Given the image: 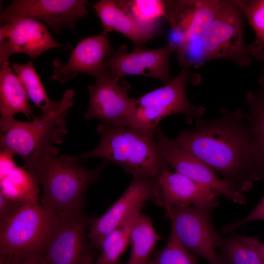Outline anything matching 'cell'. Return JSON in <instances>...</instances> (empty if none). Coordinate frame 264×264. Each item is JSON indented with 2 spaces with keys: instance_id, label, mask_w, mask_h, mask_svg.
<instances>
[{
  "instance_id": "obj_1",
  "label": "cell",
  "mask_w": 264,
  "mask_h": 264,
  "mask_svg": "<svg viewBox=\"0 0 264 264\" xmlns=\"http://www.w3.org/2000/svg\"><path fill=\"white\" fill-rule=\"evenodd\" d=\"M171 140L222 175L237 192H248L254 181L262 179L247 112L241 108L233 111L222 108L219 118L198 119L194 128Z\"/></svg>"
},
{
  "instance_id": "obj_2",
  "label": "cell",
  "mask_w": 264,
  "mask_h": 264,
  "mask_svg": "<svg viewBox=\"0 0 264 264\" xmlns=\"http://www.w3.org/2000/svg\"><path fill=\"white\" fill-rule=\"evenodd\" d=\"M22 166L43 187L42 205L58 216L83 211L85 195L110 163L88 169L55 146L24 161Z\"/></svg>"
},
{
  "instance_id": "obj_3",
  "label": "cell",
  "mask_w": 264,
  "mask_h": 264,
  "mask_svg": "<svg viewBox=\"0 0 264 264\" xmlns=\"http://www.w3.org/2000/svg\"><path fill=\"white\" fill-rule=\"evenodd\" d=\"M97 132L100 141L93 150L70 155L75 161L101 158L119 165L133 178L154 179L164 168L155 132H144L130 126H106L100 123ZM171 168V167H170Z\"/></svg>"
},
{
  "instance_id": "obj_4",
  "label": "cell",
  "mask_w": 264,
  "mask_h": 264,
  "mask_svg": "<svg viewBox=\"0 0 264 264\" xmlns=\"http://www.w3.org/2000/svg\"><path fill=\"white\" fill-rule=\"evenodd\" d=\"M74 94L73 89H67L56 108L29 121L0 117V149L19 155L25 161L53 147L54 143H62L67 133L66 117L74 105Z\"/></svg>"
},
{
  "instance_id": "obj_5",
  "label": "cell",
  "mask_w": 264,
  "mask_h": 264,
  "mask_svg": "<svg viewBox=\"0 0 264 264\" xmlns=\"http://www.w3.org/2000/svg\"><path fill=\"white\" fill-rule=\"evenodd\" d=\"M189 68L182 66L180 73L169 83L133 99L134 109L129 126L155 132L160 121L174 114H183L188 124L200 119L204 107L192 104L186 95V86L191 80Z\"/></svg>"
},
{
  "instance_id": "obj_6",
  "label": "cell",
  "mask_w": 264,
  "mask_h": 264,
  "mask_svg": "<svg viewBox=\"0 0 264 264\" xmlns=\"http://www.w3.org/2000/svg\"><path fill=\"white\" fill-rule=\"evenodd\" d=\"M243 16L233 0H224L199 40L204 61L224 59L246 67L253 61L244 38Z\"/></svg>"
},
{
  "instance_id": "obj_7",
  "label": "cell",
  "mask_w": 264,
  "mask_h": 264,
  "mask_svg": "<svg viewBox=\"0 0 264 264\" xmlns=\"http://www.w3.org/2000/svg\"><path fill=\"white\" fill-rule=\"evenodd\" d=\"M57 219L39 202L20 207L0 229V257L41 254Z\"/></svg>"
},
{
  "instance_id": "obj_8",
  "label": "cell",
  "mask_w": 264,
  "mask_h": 264,
  "mask_svg": "<svg viewBox=\"0 0 264 264\" xmlns=\"http://www.w3.org/2000/svg\"><path fill=\"white\" fill-rule=\"evenodd\" d=\"M216 206L192 205L165 210L172 231L189 251L209 264H221L217 250L223 237L215 229L211 212Z\"/></svg>"
},
{
  "instance_id": "obj_9",
  "label": "cell",
  "mask_w": 264,
  "mask_h": 264,
  "mask_svg": "<svg viewBox=\"0 0 264 264\" xmlns=\"http://www.w3.org/2000/svg\"><path fill=\"white\" fill-rule=\"evenodd\" d=\"M91 220L84 211L58 216L41 254L47 264H82L93 257L87 233Z\"/></svg>"
},
{
  "instance_id": "obj_10",
  "label": "cell",
  "mask_w": 264,
  "mask_h": 264,
  "mask_svg": "<svg viewBox=\"0 0 264 264\" xmlns=\"http://www.w3.org/2000/svg\"><path fill=\"white\" fill-rule=\"evenodd\" d=\"M165 18L171 27L170 43L175 44L177 57L198 41L222 5V0H164Z\"/></svg>"
},
{
  "instance_id": "obj_11",
  "label": "cell",
  "mask_w": 264,
  "mask_h": 264,
  "mask_svg": "<svg viewBox=\"0 0 264 264\" xmlns=\"http://www.w3.org/2000/svg\"><path fill=\"white\" fill-rule=\"evenodd\" d=\"M88 3L86 0H14L1 10L0 24L32 19L58 34L65 27L73 29L77 22L88 15Z\"/></svg>"
},
{
  "instance_id": "obj_12",
  "label": "cell",
  "mask_w": 264,
  "mask_h": 264,
  "mask_svg": "<svg viewBox=\"0 0 264 264\" xmlns=\"http://www.w3.org/2000/svg\"><path fill=\"white\" fill-rule=\"evenodd\" d=\"M129 88L127 82L120 84L108 71L96 78L94 85H88V105L84 117L97 119L106 126H129L134 109Z\"/></svg>"
},
{
  "instance_id": "obj_13",
  "label": "cell",
  "mask_w": 264,
  "mask_h": 264,
  "mask_svg": "<svg viewBox=\"0 0 264 264\" xmlns=\"http://www.w3.org/2000/svg\"><path fill=\"white\" fill-rule=\"evenodd\" d=\"M155 135L162 157L171 168L219 196H224L239 204L246 203V198L243 194L233 190L205 162L175 146L159 127Z\"/></svg>"
},
{
  "instance_id": "obj_14",
  "label": "cell",
  "mask_w": 264,
  "mask_h": 264,
  "mask_svg": "<svg viewBox=\"0 0 264 264\" xmlns=\"http://www.w3.org/2000/svg\"><path fill=\"white\" fill-rule=\"evenodd\" d=\"M176 49L174 44L170 42L156 49L135 47L131 52H127L126 47L122 45L107 60V70L119 79L126 75H142L166 85L172 80L169 63L171 54Z\"/></svg>"
},
{
  "instance_id": "obj_15",
  "label": "cell",
  "mask_w": 264,
  "mask_h": 264,
  "mask_svg": "<svg viewBox=\"0 0 264 264\" xmlns=\"http://www.w3.org/2000/svg\"><path fill=\"white\" fill-rule=\"evenodd\" d=\"M154 178H133L124 193L101 216L92 220L88 237L95 250H101L105 237L134 210L153 200Z\"/></svg>"
},
{
  "instance_id": "obj_16",
  "label": "cell",
  "mask_w": 264,
  "mask_h": 264,
  "mask_svg": "<svg viewBox=\"0 0 264 264\" xmlns=\"http://www.w3.org/2000/svg\"><path fill=\"white\" fill-rule=\"evenodd\" d=\"M113 52L108 35L85 38L73 49L66 63L63 64L58 59L53 61L51 77L64 84L80 73L96 79L108 71L107 60Z\"/></svg>"
},
{
  "instance_id": "obj_17",
  "label": "cell",
  "mask_w": 264,
  "mask_h": 264,
  "mask_svg": "<svg viewBox=\"0 0 264 264\" xmlns=\"http://www.w3.org/2000/svg\"><path fill=\"white\" fill-rule=\"evenodd\" d=\"M219 196L170 167L163 169L154 178L153 201L165 210L192 205L217 207Z\"/></svg>"
},
{
  "instance_id": "obj_18",
  "label": "cell",
  "mask_w": 264,
  "mask_h": 264,
  "mask_svg": "<svg viewBox=\"0 0 264 264\" xmlns=\"http://www.w3.org/2000/svg\"><path fill=\"white\" fill-rule=\"evenodd\" d=\"M9 24L8 38L0 45V66L15 53L25 54L34 59L46 50L64 46L53 39L46 25L39 21L22 19Z\"/></svg>"
},
{
  "instance_id": "obj_19",
  "label": "cell",
  "mask_w": 264,
  "mask_h": 264,
  "mask_svg": "<svg viewBox=\"0 0 264 264\" xmlns=\"http://www.w3.org/2000/svg\"><path fill=\"white\" fill-rule=\"evenodd\" d=\"M93 6L101 21L103 35L111 31L120 33L130 39L135 47H144L155 35L136 21L130 12L128 0H101Z\"/></svg>"
},
{
  "instance_id": "obj_20",
  "label": "cell",
  "mask_w": 264,
  "mask_h": 264,
  "mask_svg": "<svg viewBox=\"0 0 264 264\" xmlns=\"http://www.w3.org/2000/svg\"><path fill=\"white\" fill-rule=\"evenodd\" d=\"M0 66V117H14L22 113L30 119L31 107L23 86L8 62Z\"/></svg>"
},
{
  "instance_id": "obj_21",
  "label": "cell",
  "mask_w": 264,
  "mask_h": 264,
  "mask_svg": "<svg viewBox=\"0 0 264 264\" xmlns=\"http://www.w3.org/2000/svg\"><path fill=\"white\" fill-rule=\"evenodd\" d=\"M39 184L29 172L17 164L0 176V193L20 206L39 202Z\"/></svg>"
},
{
  "instance_id": "obj_22",
  "label": "cell",
  "mask_w": 264,
  "mask_h": 264,
  "mask_svg": "<svg viewBox=\"0 0 264 264\" xmlns=\"http://www.w3.org/2000/svg\"><path fill=\"white\" fill-rule=\"evenodd\" d=\"M230 233L218 249L221 264H264L257 250L258 237Z\"/></svg>"
},
{
  "instance_id": "obj_23",
  "label": "cell",
  "mask_w": 264,
  "mask_h": 264,
  "mask_svg": "<svg viewBox=\"0 0 264 264\" xmlns=\"http://www.w3.org/2000/svg\"><path fill=\"white\" fill-rule=\"evenodd\" d=\"M139 208L130 214L121 223L105 237L101 252L95 264H116L130 243L131 235L134 225L141 213Z\"/></svg>"
},
{
  "instance_id": "obj_24",
  "label": "cell",
  "mask_w": 264,
  "mask_h": 264,
  "mask_svg": "<svg viewBox=\"0 0 264 264\" xmlns=\"http://www.w3.org/2000/svg\"><path fill=\"white\" fill-rule=\"evenodd\" d=\"M159 238L151 218L141 213L132 231L131 250L125 264H148Z\"/></svg>"
},
{
  "instance_id": "obj_25",
  "label": "cell",
  "mask_w": 264,
  "mask_h": 264,
  "mask_svg": "<svg viewBox=\"0 0 264 264\" xmlns=\"http://www.w3.org/2000/svg\"><path fill=\"white\" fill-rule=\"evenodd\" d=\"M245 101L249 108L247 118L252 132V144L262 179L264 177V90L248 92Z\"/></svg>"
},
{
  "instance_id": "obj_26",
  "label": "cell",
  "mask_w": 264,
  "mask_h": 264,
  "mask_svg": "<svg viewBox=\"0 0 264 264\" xmlns=\"http://www.w3.org/2000/svg\"><path fill=\"white\" fill-rule=\"evenodd\" d=\"M10 66L23 86L29 99L41 110L42 113L47 112L59 105L60 101L52 100L47 96L31 60L24 64L14 63Z\"/></svg>"
},
{
  "instance_id": "obj_27",
  "label": "cell",
  "mask_w": 264,
  "mask_h": 264,
  "mask_svg": "<svg viewBox=\"0 0 264 264\" xmlns=\"http://www.w3.org/2000/svg\"><path fill=\"white\" fill-rule=\"evenodd\" d=\"M253 29L255 38L249 45L253 58L264 51V0H233Z\"/></svg>"
},
{
  "instance_id": "obj_28",
  "label": "cell",
  "mask_w": 264,
  "mask_h": 264,
  "mask_svg": "<svg viewBox=\"0 0 264 264\" xmlns=\"http://www.w3.org/2000/svg\"><path fill=\"white\" fill-rule=\"evenodd\" d=\"M131 13L142 27L156 33L161 18H165L164 1L160 0H128Z\"/></svg>"
},
{
  "instance_id": "obj_29",
  "label": "cell",
  "mask_w": 264,
  "mask_h": 264,
  "mask_svg": "<svg viewBox=\"0 0 264 264\" xmlns=\"http://www.w3.org/2000/svg\"><path fill=\"white\" fill-rule=\"evenodd\" d=\"M150 264H198V259L180 243L171 230L166 243L154 259H150Z\"/></svg>"
},
{
  "instance_id": "obj_30",
  "label": "cell",
  "mask_w": 264,
  "mask_h": 264,
  "mask_svg": "<svg viewBox=\"0 0 264 264\" xmlns=\"http://www.w3.org/2000/svg\"><path fill=\"white\" fill-rule=\"evenodd\" d=\"M262 179L264 181V177ZM255 220H264V194L257 205L247 216L222 228L221 234L224 235L234 232L242 225Z\"/></svg>"
},
{
  "instance_id": "obj_31",
  "label": "cell",
  "mask_w": 264,
  "mask_h": 264,
  "mask_svg": "<svg viewBox=\"0 0 264 264\" xmlns=\"http://www.w3.org/2000/svg\"><path fill=\"white\" fill-rule=\"evenodd\" d=\"M0 264H47L41 254L12 255L0 257Z\"/></svg>"
},
{
  "instance_id": "obj_32",
  "label": "cell",
  "mask_w": 264,
  "mask_h": 264,
  "mask_svg": "<svg viewBox=\"0 0 264 264\" xmlns=\"http://www.w3.org/2000/svg\"><path fill=\"white\" fill-rule=\"evenodd\" d=\"M20 207L0 193V229L4 227Z\"/></svg>"
},
{
  "instance_id": "obj_33",
  "label": "cell",
  "mask_w": 264,
  "mask_h": 264,
  "mask_svg": "<svg viewBox=\"0 0 264 264\" xmlns=\"http://www.w3.org/2000/svg\"><path fill=\"white\" fill-rule=\"evenodd\" d=\"M257 248L258 253L264 264V243L261 242L259 241L257 244Z\"/></svg>"
},
{
  "instance_id": "obj_34",
  "label": "cell",
  "mask_w": 264,
  "mask_h": 264,
  "mask_svg": "<svg viewBox=\"0 0 264 264\" xmlns=\"http://www.w3.org/2000/svg\"><path fill=\"white\" fill-rule=\"evenodd\" d=\"M82 264H95L93 261V257H90L87 259ZM116 264H120L117 263Z\"/></svg>"
},
{
  "instance_id": "obj_35",
  "label": "cell",
  "mask_w": 264,
  "mask_h": 264,
  "mask_svg": "<svg viewBox=\"0 0 264 264\" xmlns=\"http://www.w3.org/2000/svg\"><path fill=\"white\" fill-rule=\"evenodd\" d=\"M258 82L261 87V89L264 90V74L261 77Z\"/></svg>"
},
{
  "instance_id": "obj_36",
  "label": "cell",
  "mask_w": 264,
  "mask_h": 264,
  "mask_svg": "<svg viewBox=\"0 0 264 264\" xmlns=\"http://www.w3.org/2000/svg\"><path fill=\"white\" fill-rule=\"evenodd\" d=\"M256 59L259 61H262L264 62V51L260 54L256 58Z\"/></svg>"
},
{
  "instance_id": "obj_37",
  "label": "cell",
  "mask_w": 264,
  "mask_h": 264,
  "mask_svg": "<svg viewBox=\"0 0 264 264\" xmlns=\"http://www.w3.org/2000/svg\"><path fill=\"white\" fill-rule=\"evenodd\" d=\"M150 259L149 260L148 263V264H150Z\"/></svg>"
},
{
  "instance_id": "obj_38",
  "label": "cell",
  "mask_w": 264,
  "mask_h": 264,
  "mask_svg": "<svg viewBox=\"0 0 264 264\" xmlns=\"http://www.w3.org/2000/svg\"></svg>"
}]
</instances>
